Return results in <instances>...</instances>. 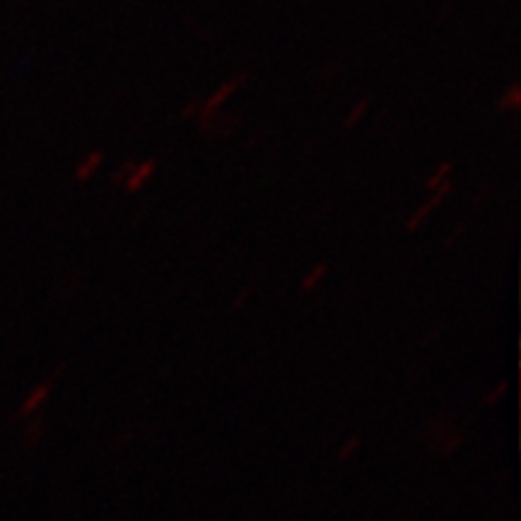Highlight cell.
Masks as SVG:
<instances>
[{
    "mask_svg": "<svg viewBox=\"0 0 521 521\" xmlns=\"http://www.w3.org/2000/svg\"><path fill=\"white\" fill-rule=\"evenodd\" d=\"M249 82V77L247 75H235V77H227L222 85H220V87L213 92L210 97H208V100L200 104V119H208V116H213V114H217L220 109H222V104L227 102V100H232V97L237 95L239 90L244 87V85Z\"/></svg>",
    "mask_w": 521,
    "mask_h": 521,
    "instance_id": "cell-2",
    "label": "cell"
},
{
    "mask_svg": "<svg viewBox=\"0 0 521 521\" xmlns=\"http://www.w3.org/2000/svg\"><path fill=\"white\" fill-rule=\"evenodd\" d=\"M131 169H133V162H126L124 167L119 169V174H114V183H116V181L124 183V181H126V176L131 174Z\"/></svg>",
    "mask_w": 521,
    "mask_h": 521,
    "instance_id": "cell-11",
    "label": "cell"
},
{
    "mask_svg": "<svg viewBox=\"0 0 521 521\" xmlns=\"http://www.w3.org/2000/svg\"><path fill=\"white\" fill-rule=\"evenodd\" d=\"M102 162H104V152H102V150H92V152H87V155L80 159L77 167H75V179H77V183L90 181L92 176L97 174V169L102 167Z\"/></svg>",
    "mask_w": 521,
    "mask_h": 521,
    "instance_id": "cell-4",
    "label": "cell"
},
{
    "mask_svg": "<svg viewBox=\"0 0 521 521\" xmlns=\"http://www.w3.org/2000/svg\"><path fill=\"white\" fill-rule=\"evenodd\" d=\"M360 449V437H350L345 439V442L340 444V451H338V461H348V458H353V453Z\"/></svg>",
    "mask_w": 521,
    "mask_h": 521,
    "instance_id": "cell-10",
    "label": "cell"
},
{
    "mask_svg": "<svg viewBox=\"0 0 521 521\" xmlns=\"http://www.w3.org/2000/svg\"><path fill=\"white\" fill-rule=\"evenodd\" d=\"M519 107H521V87L517 82H512L498 100V109L505 114H512V112H517Z\"/></svg>",
    "mask_w": 521,
    "mask_h": 521,
    "instance_id": "cell-7",
    "label": "cell"
},
{
    "mask_svg": "<svg viewBox=\"0 0 521 521\" xmlns=\"http://www.w3.org/2000/svg\"><path fill=\"white\" fill-rule=\"evenodd\" d=\"M370 107H372L370 97H365V100H360V102L355 104V107L350 109V112H348L345 121H343V126H345V128H355V126H358L360 121H362L365 116H367V112H370Z\"/></svg>",
    "mask_w": 521,
    "mask_h": 521,
    "instance_id": "cell-8",
    "label": "cell"
},
{
    "mask_svg": "<svg viewBox=\"0 0 521 521\" xmlns=\"http://www.w3.org/2000/svg\"><path fill=\"white\" fill-rule=\"evenodd\" d=\"M451 174H453V164L451 162H439L437 167L432 169V174L427 176V181H425L427 191L432 193V191H437V188H442L444 183H449Z\"/></svg>",
    "mask_w": 521,
    "mask_h": 521,
    "instance_id": "cell-5",
    "label": "cell"
},
{
    "mask_svg": "<svg viewBox=\"0 0 521 521\" xmlns=\"http://www.w3.org/2000/svg\"><path fill=\"white\" fill-rule=\"evenodd\" d=\"M328 275V263H316V266H311L306 275L302 278V285H299V290L302 292H314L318 285L326 280Z\"/></svg>",
    "mask_w": 521,
    "mask_h": 521,
    "instance_id": "cell-6",
    "label": "cell"
},
{
    "mask_svg": "<svg viewBox=\"0 0 521 521\" xmlns=\"http://www.w3.org/2000/svg\"><path fill=\"white\" fill-rule=\"evenodd\" d=\"M453 191V183H444L442 188H437V191H432L430 193V198L425 200V203H420L418 208H415L413 213L408 215L406 220V232H418L422 225L427 222V220L432 217V213H437L439 208H442L446 200H449V195Z\"/></svg>",
    "mask_w": 521,
    "mask_h": 521,
    "instance_id": "cell-1",
    "label": "cell"
},
{
    "mask_svg": "<svg viewBox=\"0 0 521 521\" xmlns=\"http://www.w3.org/2000/svg\"><path fill=\"white\" fill-rule=\"evenodd\" d=\"M157 171V159H143V162H133L131 174L126 176L124 186L128 193H138L143 191L145 186L150 183V179L155 176Z\"/></svg>",
    "mask_w": 521,
    "mask_h": 521,
    "instance_id": "cell-3",
    "label": "cell"
},
{
    "mask_svg": "<svg viewBox=\"0 0 521 521\" xmlns=\"http://www.w3.org/2000/svg\"><path fill=\"white\" fill-rule=\"evenodd\" d=\"M507 391H510V384H507V382H498V384L493 386V389L488 391L485 396H483V403H485L488 408L498 406V401L507 396Z\"/></svg>",
    "mask_w": 521,
    "mask_h": 521,
    "instance_id": "cell-9",
    "label": "cell"
}]
</instances>
